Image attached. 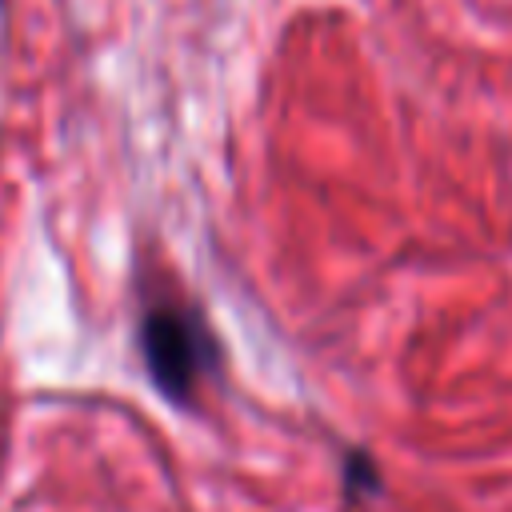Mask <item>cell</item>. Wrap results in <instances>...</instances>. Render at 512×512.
Here are the masks:
<instances>
[{"label": "cell", "instance_id": "7a4b0ae2", "mask_svg": "<svg viewBox=\"0 0 512 512\" xmlns=\"http://www.w3.org/2000/svg\"><path fill=\"white\" fill-rule=\"evenodd\" d=\"M340 476H344V496H348V500H372V496L384 488L380 468H376V464H372V456H368V452H360V448H352V452L344 456Z\"/></svg>", "mask_w": 512, "mask_h": 512}, {"label": "cell", "instance_id": "6da1fadb", "mask_svg": "<svg viewBox=\"0 0 512 512\" xmlns=\"http://www.w3.org/2000/svg\"><path fill=\"white\" fill-rule=\"evenodd\" d=\"M136 340L152 388L176 408H188L200 396V388L220 372V340L212 324L188 304H148Z\"/></svg>", "mask_w": 512, "mask_h": 512}]
</instances>
